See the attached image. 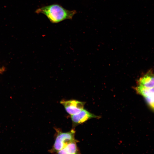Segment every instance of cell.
<instances>
[{"mask_svg": "<svg viewBox=\"0 0 154 154\" xmlns=\"http://www.w3.org/2000/svg\"><path fill=\"white\" fill-rule=\"evenodd\" d=\"M35 13L44 14L52 23H56L67 19H72L76 13V10H67L58 4H53L37 9Z\"/></svg>", "mask_w": 154, "mask_h": 154, "instance_id": "6da1fadb", "label": "cell"}, {"mask_svg": "<svg viewBox=\"0 0 154 154\" xmlns=\"http://www.w3.org/2000/svg\"><path fill=\"white\" fill-rule=\"evenodd\" d=\"M75 131L73 129L67 132H59L51 150L52 152H57L69 143L75 141Z\"/></svg>", "mask_w": 154, "mask_h": 154, "instance_id": "7a4b0ae2", "label": "cell"}, {"mask_svg": "<svg viewBox=\"0 0 154 154\" xmlns=\"http://www.w3.org/2000/svg\"><path fill=\"white\" fill-rule=\"evenodd\" d=\"M60 103L64 107L67 112L71 115L78 113L83 109L84 102L75 100H61Z\"/></svg>", "mask_w": 154, "mask_h": 154, "instance_id": "3957f363", "label": "cell"}, {"mask_svg": "<svg viewBox=\"0 0 154 154\" xmlns=\"http://www.w3.org/2000/svg\"><path fill=\"white\" fill-rule=\"evenodd\" d=\"M98 117V116L84 109L78 113L71 115L72 121L75 125L84 123L91 118Z\"/></svg>", "mask_w": 154, "mask_h": 154, "instance_id": "277c9868", "label": "cell"}, {"mask_svg": "<svg viewBox=\"0 0 154 154\" xmlns=\"http://www.w3.org/2000/svg\"><path fill=\"white\" fill-rule=\"evenodd\" d=\"M139 85L147 88L154 87V74L152 71L149 70L138 81Z\"/></svg>", "mask_w": 154, "mask_h": 154, "instance_id": "5b68a950", "label": "cell"}, {"mask_svg": "<svg viewBox=\"0 0 154 154\" xmlns=\"http://www.w3.org/2000/svg\"><path fill=\"white\" fill-rule=\"evenodd\" d=\"M76 140L70 143L61 150L57 151L58 154H74L78 153Z\"/></svg>", "mask_w": 154, "mask_h": 154, "instance_id": "8992f818", "label": "cell"}, {"mask_svg": "<svg viewBox=\"0 0 154 154\" xmlns=\"http://www.w3.org/2000/svg\"><path fill=\"white\" fill-rule=\"evenodd\" d=\"M135 88L137 93L143 96L145 98L153 94L151 93L150 88H147L141 85H138Z\"/></svg>", "mask_w": 154, "mask_h": 154, "instance_id": "52a82bcc", "label": "cell"}]
</instances>
